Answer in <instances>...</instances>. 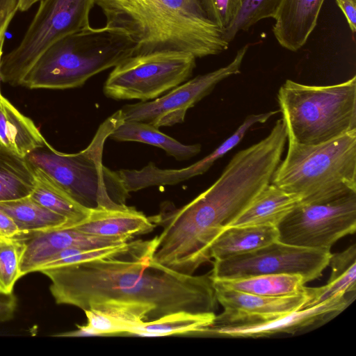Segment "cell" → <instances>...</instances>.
I'll return each mask as SVG.
<instances>
[{
  "label": "cell",
  "instance_id": "cell-14",
  "mask_svg": "<svg viewBox=\"0 0 356 356\" xmlns=\"http://www.w3.org/2000/svg\"><path fill=\"white\" fill-rule=\"evenodd\" d=\"M24 243L20 272L24 275L38 272L56 253L69 248L95 249L129 241L131 236H99L81 232L74 227L20 233Z\"/></svg>",
  "mask_w": 356,
  "mask_h": 356
},
{
  "label": "cell",
  "instance_id": "cell-12",
  "mask_svg": "<svg viewBox=\"0 0 356 356\" xmlns=\"http://www.w3.org/2000/svg\"><path fill=\"white\" fill-rule=\"evenodd\" d=\"M248 44L238 49L226 66L199 75L152 101L123 106L124 121H139L155 127H169L184 121L187 111L208 95L221 81L239 74Z\"/></svg>",
  "mask_w": 356,
  "mask_h": 356
},
{
  "label": "cell",
  "instance_id": "cell-32",
  "mask_svg": "<svg viewBox=\"0 0 356 356\" xmlns=\"http://www.w3.org/2000/svg\"><path fill=\"white\" fill-rule=\"evenodd\" d=\"M209 19L223 31L235 18L241 0H200Z\"/></svg>",
  "mask_w": 356,
  "mask_h": 356
},
{
  "label": "cell",
  "instance_id": "cell-17",
  "mask_svg": "<svg viewBox=\"0 0 356 356\" xmlns=\"http://www.w3.org/2000/svg\"><path fill=\"white\" fill-rule=\"evenodd\" d=\"M87 234L99 236H131L152 232L151 218L127 206L122 209H92L88 216L72 227Z\"/></svg>",
  "mask_w": 356,
  "mask_h": 356
},
{
  "label": "cell",
  "instance_id": "cell-9",
  "mask_svg": "<svg viewBox=\"0 0 356 356\" xmlns=\"http://www.w3.org/2000/svg\"><path fill=\"white\" fill-rule=\"evenodd\" d=\"M196 58L180 51H160L129 57L106 79L103 91L116 100L154 99L186 81Z\"/></svg>",
  "mask_w": 356,
  "mask_h": 356
},
{
  "label": "cell",
  "instance_id": "cell-22",
  "mask_svg": "<svg viewBox=\"0 0 356 356\" xmlns=\"http://www.w3.org/2000/svg\"><path fill=\"white\" fill-rule=\"evenodd\" d=\"M329 265L331 275L327 284L316 288L308 287L309 299L304 308L323 303L339 296L355 293L356 290V245L331 254Z\"/></svg>",
  "mask_w": 356,
  "mask_h": 356
},
{
  "label": "cell",
  "instance_id": "cell-26",
  "mask_svg": "<svg viewBox=\"0 0 356 356\" xmlns=\"http://www.w3.org/2000/svg\"><path fill=\"white\" fill-rule=\"evenodd\" d=\"M0 209L15 222L20 233L67 227L66 219L34 200L30 195L0 202Z\"/></svg>",
  "mask_w": 356,
  "mask_h": 356
},
{
  "label": "cell",
  "instance_id": "cell-5",
  "mask_svg": "<svg viewBox=\"0 0 356 356\" xmlns=\"http://www.w3.org/2000/svg\"><path fill=\"white\" fill-rule=\"evenodd\" d=\"M135 42L123 32L89 26L58 40L29 70L21 86L31 89H68L134 55Z\"/></svg>",
  "mask_w": 356,
  "mask_h": 356
},
{
  "label": "cell",
  "instance_id": "cell-1",
  "mask_svg": "<svg viewBox=\"0 0 356 356\" xmlns=\"http://www.w3.org/2000/svg\"><path fill=\"white\" fill-rule=\"evenodd\" d=\"M287 134L276 122L259 142L238 152L219 178L184 207L151 218L163 227L152 260L177 273L194 275L210 261V246L267 185L281 161Z\"/></svg>",
  "mask_w": 356,
  "mask_h": 356
},
{
  "label": "cell",
  "instance_id": "cell-31",
  "mask_svg": "<svg viewBox=\"0 0 356 356\" xmlns=\"http://www.w3.org/2000/svg\"><path fill=\"white\" fill-rule=\"evenodd\" d=\"M24 243L17 236H0V293L10 294L17 281L22 277L20 262Z\"/></svg>",
  "mask_w": 356,
  "mask_h": 356
},
{
  "label": "cell",
  "instance_id": "cell-29",
  "mask_svg": "<svg viewBox=\"0 0 356 356\" xmlns=\"http://www.w3.org/2000/svg\"><path fill=\"white\" fill-rule=\"evenodd\" d=\"M280 111H271L259 114L248 115L235 132L216 147L211 153L200 161L181 169H177V179L184 181L207 172L216 161L222 157L243 138L247 131L257 123H264Z\"/></svg>",
  "mask_w": 356,
  "mask_h": 356
},
{
  "label": "cell",
  "instance_id": "cell-18",
  "mask_svg": "<svg viewBox=\"0 0 356 356\" xmlns=\"http://www.w3.org/2000/svg\"><path fill=\"white\" fill-rule=\"evenodd\" d=\"M83 312L86 325L98 336L127 335L145 321H152L151 309L138 303L106 302Z\"/></svg>",
  "mask_w": 356,
  "mask_h": 356
},
{
  "label": "cell",
  "instance_id": "cell-15",
  "mask_svg": "<svg viewBox=\"0 0 356 356\" xmlns=\"http://www.w3.org/2000/svg\"><path fill=\"white\" fill-rule=\"evenodd\" d=\"M218 302L223 312L216 316L213 323H239L286 314L303 309L309 299L308 287L298 295L268 297L254 295L222 287L213 283Z\"/></svg>",
  "mask_w": 356,
  "mask_h": 356
},
{
  "label": "cell",
  "instance_id": "cell-21",
  "mask_svg": "<svg viewBox=\"0 0 356 356\" xmlns=\"http://www.w3.org/2000/svg\"><path fill=\"white\" fill-rule=\"evenodd\" d=\"M47 143L33 122L2 96L0 102V145L26 156Z\"/></svg>",
  "mask_w": 356,
  "mask_h": 356
},
{
  "label": "cell",
  "instance_id": "cell-23",
  "mask_svg": "<svg viewBox=\"0 0 356 356\" xmlns=\"http://www.w3.org/2000/svg\"><path fill=\"white\" fill-rule=\"evenodd\" d=\"M109 138L119 142L131 141L151 145L163 149L168 155L182 161L195 156L201 145H184L162 133L159 128L139 121H122Z\"/></svg>",
  "mask_w": 356,
  "mask_h": 356
},
{
  "label": "cell",
  "instance_id": "cell-30",
  "mask_svg": "<svg viewBox=\"0 0 356 356\" xmlns=\"http://www.w3.org/2000/svg\"><path fill=\"white\" fill-rule=\"evenodd\" d=\"M282 0H241L237 14L223 31V38L229 43L241 31H248L265 18L275 19Z\"/></svg>",
  "mask_w": 356,
  "mask_h": 356
},
{
  "label": "cell",
  "instance_id": "cell-38",
  "mask_svg": "<svg viewBox=\"0 0 356 356\" xmlns=\"http://www.w3.org/2000/svg\"><path fill=\"white\" fill-rule=\"evenodd\" d=\"M4 40H5V35L2 36L0 39V61H1V56L3 55V46ZM1 97H2V95L0 92V102H1Z\"/></svg>",
  "mask_w": 356,
  "mask_h": 356
},
{
  "label": "cell",
  "instance_id": "cell-34",
  "mask_svg": "<svg viewBox=\"0 0 356 356\" xmlns=\"http://www.w3.org/2000/svg\"><path fill=\"white\" fill-rule=\"evenodd\" d=\"M17 304V298L13 293H0V323L8 321L13 318Z\"/></svg>",
  "mask_w": 356,
  "mask_h": 356
},
{
  "label": "cell",
  "instance_id": "cell-11",
  "mask_svg": "<svg viewBox=\"0 0 356 356\" xmlns=\"http://www.w3.org/2000/svg\"><path fill=\"white\" fill-rule=\"evenodd\" d=\"M330 251L287 244L277 240L254 251L214 260L212 280H229L270 274H295L305 283L318 279L329 266Z\"/></svg>",
  "mask_w": 356,
  "mask_h": 356
},
{
  "label": "cell",
  "instance_id": "cell-35",
  "mask_svg": "<svg viewBox=\"0 0 356 356\" xmlns=\"http://www.w3.org/2000/svg\"><path fill=\"white\" fill-rule=\"evenodd\" d=\"M346 17L349 27L354 33L356 31V1L335 0Z\"/></svg>",
  "mask_w": 356,
  "mask_h": 356
},
{
  "label": "cell",
  "instance_id": "cell-27",
  "mask_svg": "<svg viewBox=\"0 0 356 356\" xmlns=\"http://www.w3.org/2000/svg\"><path fill=\"white\" fill-rule=\"evenodd\" d=\"M35 182L30 196L51 211L64 217L72 227L86 219L91 209L86 208L59 188L44 172L33 168Z\"/></svg>",
  "mask_w": 356,
  "mask_h": 356
},
{
  "label": "cell",
  "instance_id": "cell-8",
  "mask_svg": "<svg viewBox=\"0 0 356 356\" xmlns=\"http://www.w3.org/2000/svg\"><path fill=\"white\" fill-rule=\"evenodd\" d=\"M95 0H41L22 40L1 56L0 80L21 86L29 70L51 44L62 38L88 28Z\"/></svg>",
  "mask_w": 356,
  "mask_h": 356
},
{
  "label": "cell",
  "instance_id": "cell-6",
  "mask_svg": "<svg viewBox=\"0 0 356 356\" xmlns=\"http://www.w3.org/2000/svg\"><path fill=\"white\" fill-rule=\"evenodd\" d=\"M270 183L297 195L303 204L356 193V129L317 145L288 139L286 156Z\"/></svg>",
  "mask_w": 356,
  "mask_h": 356
},
{
  "label": "cell",
  "instance_id": "cell-28",
  "mask_svg": "<svg viewBox=\"0 0 356 356\" xmlns=\"http://www.w3.org/2000/svg\"><path fill=\"white\" fill-rule=\"evenodd\" d=\"M216 314H194L177 312L158 319L145 321L127 335L161 337L177 334L195 335L202 329L210 325Z\"/></svg>",
  "mask_w": 356,
  "mask_h": 356
},
{
  "label": "cell",
  "instance_id": "cell-3",
  "mask_svg": "<svg viewBox=\"0 0 356 356\" xmlns=\"http://www.w3.org/2000/svg\"><path fill=\"white\" fill-rule=\"evenodd\" d=\"M95 4L105 26L135 42L133 56L180 51L197 58L218 55L229 47L200 0H95Z\"/></svg>",
  "mask_w": 356,
  "mask_h": 356
},
{
  "label": "cell",
  "instance_id": "cell-37",
  "mask_svg": "<svg viewBox=\"0 0 356 356\" xmlns=\"http://www.w3.org/2000/svg\"><path fill=\"white\" fill-rule=\"evenodd\" d=\"M40 1L41 0H20L19 10L20 11H26L29 10L33 4L37 3L38 1Z\"/></svg>",
  "mask_w": 356,
  "mask_h": 356
},
{
  "label": "cell",
  "instance_id": "cell-24",
  "mask_svg": "<svg viewBox=\"0 0 356 356\" xmlns=\"http://www.w3.org/2000/svg\"><path fill=\"white\" fill-rule=\"evenodd\" d=\"M212 282L227 289L268 297L290 296L306 291L302 277L295 274L261 275Z\"/></svg>",
  "mask_w": 356,
  "mask_h": 356
},
{
  "label": "cell",
  "instance_id": "cell-16",
  "mask_svg": "<svg viewBox=\"0 0 356 356\" xmlns=\"http://www.w3.org/2000/svg\"><path fill=\"white\" fill-rule=\"evenodd\" d=\"M324 0H282L275 23L274 35L284 48L297 51L315 29Z\"/></svg>",
  "mask_w": 356,
  "mask_h": 356
},
{
  "label": "cell",
  "instance_id": "cell-10",
  "mask_svg": "<svg viewBox=\"0 0 356 356\" xmlns=\"http://www.w3.org/2000/svg\"><path fill=\"white\" fill-rule=\"evenodd\" d=\"M281 242L330 251L340 238L356 230V193L332 201L298 203L277 226Z\"/></svg>",
  "mask_w": 356,
  "mask_h": 356
},
{
  "label": "cell",
  "instance_id": "cell-33",
  "mask_svg": "<svg viewBox=\"0 0 356 356\" xmlns=\"http://www.w3.org/2000/svg\"><path fill=\"white\" fill-rule=\"evenodd\" d=\"M20 0H0V39L5 35L8 24L19 10Z\"/></svg>",
  "mask_w": 356,
  "mask_h": 356
},
{
  "label": "cell",
  "instance_id": "cell-20",
  "mask_svg": "<svg viewBox=\"0 0 356 356\" xmlns=\"http://www.w3.org/2000/svg\"><path fill=\"white\" fill-rule=\"evenodd\" d=\"M277 227L272 225L228 226L210 246V257L221 260L245 254L278 240Z\"/></svg>",
  "mask_w": 356,
  "mask_h": 356
},
{
  "label": "cell",
  "instance_id": "cell-36",
  "mask_svg": "<svg viewBox=\"0 0 356 356\" xmlns=\"http://www.w3.org/2000/svg\"><path fill=\"white\" fill-rule=\"evenodd\" d=\"M20 232L13 220L0 209V236L13 238Z\"/></svg>",
  "mask_w": 356,
  "mask_h": 356
},
{
  "label": "cell",
  "instance_id": "cell-4",
  "mask_svg": "<svg viewBox=\"0 0 356 356\" xmlns=\"http://www.w3.org/2000/svg\"><path fill=\"white\" fill-rule=\"evenodd\" d=\"M122 121L119 109L99 125L87 147L77 153L60 152L47 143L25 157L81 206L89 209L124 208L129 193L118 171L102 161L105 142Z\"/></svg>",
  "mask_w": 356,
  "mask_h": 356
},
{
  "label": "cell",
  "instance_id": "cell-25",
  "mask_svg": "<svg viewBox=\"0 0 356 356\" xmlns=\"http://www.w3.org/2000/svg\"><path fill=\"white\" fill-rule=\"evenodd\" d=\"M35 182L34 170L26 158L0 145V202L29 196Z\"/></svg>",
  "mask_w": 356,
  "mask_h": 356
},
{
  "label": "cell",
  "instance_id": "cell-19",
  "mask_svg": "<svg viewBox=\"0 0 356 356\" xmlns=\"http://www.w3.org/2000/svg\"><path fill=\"white\" fill-rule=\"evenodd\" d=\"M300 201L297 195L270 183L229 226L277 227Z\"/></svg>",
  "mask_w": 356,
  "mask_h": 356
},
{
  "label": "cell",
  "instance_id": "cell-13",
  "mask_svg": "<svg viewBox=\"0 0 356 356\" xmlns=\"http://www.w3.org/2000/svg\"><path fill=\"white\" fill-rule=\"evenodd\" d=\"M354 299L343 295L313 307L266 319L223 324L212 323L195 336L258 338L280 333L293 334L327 322L343 312Z\"/></svg>",
  "mask_w": 356,
  "mask_h": 356
},
{
  "label": "cell",
  "instance_id": "cell-2",
  "mask_svg": "<svg viewBox=\"0 0 356 356\" xmlns=\"http://www.w3.org/2000/svg\"><path fill=\"white\" fill-rule=\"evenodd\" d=\"M156 245V236L129 254L39 272L50 280L57 304L83 311L113 301L145 305L152 321L177 312L215 314L218 301L210 274L185 275L154 263Z\"/></svg>",
  "mask_w": 356,
  "mask_h": 356
},
{
  "label": "cell",
  "instance_id": "cell-7",
  "mask_svg": "<svg viewBox=\"0 0 356 356\" xmlns=\"http://www.w3.org/2000/svg\"><path fill=\"white\" fill-rule=\"evenodd\" d=\"M277 100L287 138L323 143L356 129V76L340 83L309 86L286 80Z\"/></svg>",
  "mask_w": 356,
  "mask_h": 356
},
{
  "label": "cell",
  "instance_id": "cell-39",
  "mask_svg": "<svg viewBox=\"0 0 356 356\" xmlns=\"http://www.w3.org/2000/svg\"><path fill=\"white\" fill-rule=\"evenodd\" d=\"M354 1H356V0H354Z\"/></svg>",
  "mask_w": 356,
  "mask_h": 356
}]
</instances>
